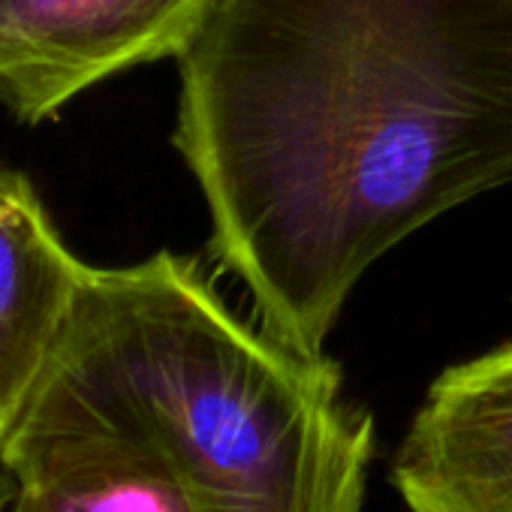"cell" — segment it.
<instances>
[{"label": "cell", "mask_w": 512, "mask_h": 512, "mask_svg": "<svg viewBox=\"0 0 512 512\" xmlns=\"http://www.w3.org/2000/svg\"><path fill=\"white\" fill-rule=\"evenodd\" d=\"M175 61L214 260L305 356L389 250L512 181V0H211Z\"/></svg>", "instance_id": "cell-1"}, {"label": "cell", "mask_w": 512, "mask_h": 512, "mask_svg": "<svg viewBox=\"0 0 512 512\" xmlns=\"http://www.w3.org/2000/svg\"><path fill=\"white\" fill-rule=\"evenodd\" d=\"M19 419L148 446L199 512H362L374 455L341 371L244 323L169 250L88 269Z\"/></svg>", "instance_id": "cell-2"}, {"label": "cell", "mask_w": 512, "mask_h": 512, "mask_svg": "<svg viewBox=\"0 0 512 512\" xmlns=\"http://www.w3.org/2000/svg\"><path fill=\"white\" fill-rule=\"evenodd\" d=\"M211 0H0V103L22 124L58 118L133 67L178 58Z\"/></svg>", "instance_id": "cell-3"}, {"label": "cell", "mask_w": 512, "mask_h": 512, "mask_svg": "<svg viewBox=\"0 0 512 512\" xmlns=\"http://www.w3.org/2000/svg\"><path fill=\"white\" fill-rule=\"evenodd\" d=\"M392 485L407 512H512V344L431 383Z\"/></svg>", "instance_id": "cell-4"}, {"label": "cell", "mask_w": 512, "mask_h": 512, "mask_svg": "<svg viewBox=\"0 0 512 512\" xmlns=\"http://www.w3.org/2000/svg\"><path fill=\"white\" fill-rule=\"evenodd\" d=\"M88 269L31 178L0 169V443L22 416Z\"/></svg>", "instance_id": "cell-5"}, {"label": "cell", "mask_w": 512, "mask_h": 512, "mask_svg": "<svg viewBox=\"0 0 512 512\" xmlns=\"http://www.w3.org/2000/svg\"><path fill=\"white\" fill-rule=\"evenodd\" d=\"M0 458L16 485L7 512H199L157 452L106 428L19 419Z\"/></svg>", "instance_id": "cell-6"}, {"label": "cell", "mask_w": 512, "mask_h": 512, "mask_svg": "<svg viewBox=\"0 0 512 512\" xmlns=\"http://www.w3.org/2000/svg\"><path fill=\"white\" fill-rule=\"evenodd\" d=\"M13 491H16V485H13V476H10V470H7L4 458H0V512H7V509H10Z\"/></svg>", "instance_id": "cell-7"}]
</instances>
